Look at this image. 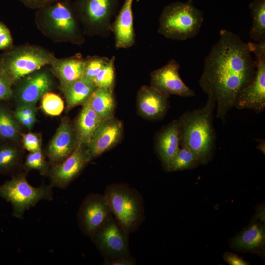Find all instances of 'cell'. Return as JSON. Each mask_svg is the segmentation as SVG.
<instances>
[{
    "label": "cell",
    "instance_id": "obj_9",
    "mask_svg": "<svg viewBox=\"0 0 265 265\" xmlns=\"http://www.w3.org/2000/svg\"><path fill=\"white\" fill-rule=\"evenodd\" d=\"M256 57V72L252 82L238 95L234 106L260 113L265 109V42H248Z\"/></svg>",
    "mask_w": 265,
    "mask_h": 265
},
{
    "label": "cell",
    "instance_id": "obj_12",
    "mask_svg": "<svg viewBox=\"0 0 265 265\" xmlns=\"http://www.w3.org/2000/svg\"><path fill=\"white\" fill-rule=\"evenodd\" d=\"M92 159L87 145H78L68 158L50 169L48 176L50 185L53 187L66 188Z\"/></svg>",
    "mask_w": 265,
    "mask_h": 265
},
{
    "label": "cell",
    "instance_id": "obj_1",
    "mask_svg": "<svg viewBox=\"0 0 265 265\" xmlns=\"http://www.w3.org/2000/svg\"><path fill=\"white\" fill-rule=\"evenodd\" d=\"M248 43L230 31L221 29L219 39L204 59L199 85L214 98L216 117L223 123L239 93L255 78L256 63Z\"/></svg>",
    "mask_w": 265,
    "mask_h": 265
},
{
    "label": "cell",
    "instance_id": "obj_18",
    "mask_svg": "<svg viewBox=\"0 0 265 265\" xmlns=\"http://www.w3.org/2000/svg\"><path fill=\"white\" fill-rule=\"evenodd\" d=\"M180 146L181 123L178 119L162 128L156 137V150L164 169Z\"/></svg>",
    "mask_w": 265,
    "mask_h": 265
},
{
    "label": "cell",
    "instance_id": "obj_31",
    "mask_svg": "<svg viewBox=\"0 0 265 265\" xmlns=\"http://www.w3.org/2000/svg\"><path fill=\"white\" fill-rule=\"evenodd\" d=\"M24 167L27 171L32 169L37 170L42 175H48L50 169L41 149L30 152L27 155L24 164Z\"/></svg>",
    "mask_w": 265,
    "mask_h": 265
},
{
    "label": "cell",
    "instance_id": "obj_40",
    "mask_svg": "<svg viewBox=\"0 0 265 265\" xmlns=\"http://www.w3.org/2000/svg\"><path fill=\"white\" fill-rule=\"evenodd\" d=\"M14 116L21 125L26 127L28 130L31 129L27 117L20 115H14Z\"/></svg>",
    "mask_w": 265,
    "mask_h": 265
},
{
    "label": "cell",
    "instance_id": "obj_28",
    "mask_svg": "<svg viewBox=\"0 0 265 265\" xmlns=\"http://www.w3.org/2000/svg\"><path fill=\"white\" fill-rule=\"evenodd\" d=\"M19 151L11 146L0 147V173H8L15 170L20 164Z\"/></svg>",
    "mask_w": 265,
    "mask_h": 265
},
{
    "label": "cell",
    "instance_id": "obj_6",
    "mask_svg": "<svg viewBox=\"0 0 265 265\" xmlns=\"http://www.w3.org/2000/svg\"><path fill=\"white\" fill-rule=\"evenodd\" d=\"M54 54L40 46L26 44L12 47L0 57V64L13 84L26 76L50 65Z\"/></svg>",
    "mask_w": 265,
    "mask_h": 265
},
{
    "label": "cell",
    "instance_id": "obj_37",
    "mask_svg": "<svg viewBox=\"0 0 265 265\" xmlns=\"http://www.w3.org/2000/svg\"><path fill=\"white\" fill-rule=\"evenodd\" d=\"M105 265H134L135 259L131 254L120 257L113 260L104 262Z\"/></svg>",
    "mask_w": 265,
    "mask_h": 265
},
{
    "label": "cell",
    "instance_id": "obj_33",
    "mask_svg": "<svg viewBox=\"0 0 265 265\" xmlns=\"http://www.w3.org/2000/svg\"><path fill=\"white\" fill-rule=\"evenodd\" d=\"M11 80L0 64V100H7L13 96Z\"/></svg>",
    "mask_w": 265,
    "mask_h": 265
},
{
    "label": "cell",
    "instance_id": "obj_20",
    "mask_svg": "<svg viewBox=\"0 0 265 265\" xmlns=\"http://www.w3.org/2000/svg\"><path fill=\"white\" fill-rule=\"evenodd\" d=\"M84 65L85 58L76 55L56 58L50 66L51 72L58 79L62 89L83 77Z\"/></svg>",
    "mask_w": 265,
    "mask_h": 265
},
{
    "label": "cell",
    "instance_id": "obj_34",
    "mask_svg": "<svg viewBox=\"0 0 265 265\" xmlns=\"http://www.w3.org/2000/svg\"><path fill=\"white\" fill-rule=\"evenodd\" d=\"M24 147L29 152L41 150V140L37 133L29 132L21 134Z\"/></svg>",
    "mask_w": 265,
    "mask_h": 265
},
{
    "label": "cell",
    "instance_id": "obj_38",
    "mask_svg": "<svg viewBox=\"0 0 265 265\" xmlns=\"http://www.w3.org/2000/svg\"><path fill=\"white\" fill-rule=\"evenodd\" d=\"M223 259L226 262L231 265H247L249 264V263L237 254L232 252H225L223 255Z\"/></svg>",
    "mask_w": 265,
    "mask_h": 265
},
{
    "label": "cell",
    "instance_id": "obj_10",
    "mask_svg": "<svg viewBox=\"0 0 265 265\" xmlns=\"http://www.w3.org/2000/svg\"><path fill=\"white\" fill-rule=\"evenodd\" d=\"M129 234L112 216L91 237L104 262L130 255Z\"/></svg>",
    "mask_w": 265,
    "mask_h": 265
},
{
    "label": "cell",
    "instance_id": "obj_5",
    "mask_svg": "<svg viewBox=\"0 0 265 265\" xmlns=\"http://www.w3.org/2000/svg\"><path fill=\"white\" fill-rule=\"evenodd\" d=\"M203 20V12L191 1L172 2L164 7L158 32L168 39L186 40L198 34Z\"/></svg>",
    "mask_w": 265,
    "mask_h": 265
},
{
    "label": "cell",
    "instance_id": "obj_19",
    "mask_svg": "<svg viewBox=\"0 0 265 265\" xmlns=\"http://www.w3.org/2000/svg\"><path fill=\"white\" fill-rule=\"evenodd\" d=\"M133 0H125L124 2L111 26L114 35L116 49H128L135 43L132 10Z\"/></svg>",
    "mask_w": 265,
    "mask_h": 265
},
{
    "label": "cell",
    "instance_id": "obj_2",
    "mask_svg": "<svg viewBox=\"0 0 265 265\" xmlns=\"http://www.w3.org/2000/svg\"><path fill=\"white\" fill-rule=\"evenodd\" d=\"M216 103L208 95L201 108L184 112L179 118L181 123V147L190 150L200 165L208 163L212 158L216 134L213 125V112Z\"/></svg>",
    "mask_w": 265,
    "mask_h": 265
},
{
    "label": "cell",
    "instance_id": "obj_22",
    "mask_svg": "<svg viewBox=\"0 0 265 265\" xmlns=\"http://www.w3.org/2000/svg\"><path fill=\"white\" fill-rule=\"evenodd\" d=\"M96 88L92 81L82 77L61 89L66 100V110L68 111L76 106L84 105Z\"/></svg>",
    "mask_w": 265,
    "mask_h": 265
},
{
    "label": "cell",
    "instance_id": "obj_4",
    "mask_svg": "<svg viewBox=\"0 0 265 265\" xmlns=\"http://www.w3.org/2000/svg\"><path fill=\"white\" fill-rule=\"evenodd\" d=\"M105 195L112 214L129 234L137 231L145 219L143 197L134 188L124 183H113L105 188Z\"/></svg>",
    "mask_w": 265,
    "mask_h": 265
},
{
    "label": "cell",
    "instance_id": "obj_32",
    "mask_svg": "<svg viewBox=\"0 0 265 265\" xmlns=\"http://www.w3.org/2000/svg\"><path fill=\"white\" fill-rule=\"evenodd\" d=\"M109 59L106 56L98 55L87 56L85 58L83 77L93 82L95 77Z\"/></svg>",
    "mask_w": 265,
    "mask_h": 265
},
{
    "label": "cell",
    "instance_id": "obj_29",
    "mask_svg": "<svg viewBox=\"0 0 265 265\" xmlns=\"http://www.w3.org/2000/svg\"><path fill=\"white\" fill-rule=\"evenodd\" d=\"M114 56H112L95 77L93 82L97 87L113 90L115 80Z\"/></svg>",
    "mask_w": 265,
    "mask_h": 265
},
{
    "label": "cell",
    "instance_id": "obj_8",
    "mask_svg": "<svg viewBox=\"0 0 265 265\" xmlns=\"http://www.w3.org/2000/svg\"><path fill=\"white\" fill-rule=\"evenodd\" d=\"M0 197L11 204L12 216L23 219L25 212L39 201L53 200V186H33L27 182L26 174L21 173L0 185Z\"/></svg>",
    "mask_w": 265,
    "mask_h": 265
},
{
    "label": "cell",
    "instance_id": "obj_23",
    "mask_svg": "<svg viewBox=\"0 0 265 265\" xmlns=\"http://www.w3.org/2000/svg\"><path fill=\"white\" fill-rule=\"evenodd\" d=\"M102 121L87 101L77 117L75 128L78 145H87L92 133Z\"/></svg>",
    "mask_w": 265,
    "mask_h": 265
},
{
    "label": "cell",
    "instance_id": "obj_27",
    "mask_svg": "<svg viewBox=\"0 0 265 265\" xmlns=\"http://www.w3.org/2000/svg\"><path fill=\"white\" fill-rule=\"evenodd\" d=\"M17 121L8 110L0 107V136L5 139H18L21 133Z\"/></svg>",
    "mask_w": 265,
    "mask_h": 265
},
{
    "label": "cell",
    "instance_id": "obj_7",
    "mask_svg": "<svg viewBox=\"0 0 265 265\" xmlns=\"http://www.w3.org/2000/svg\"><path fill=\"white\" fill-rule=\"evenodd\" d=\"M119 0H75L72 3L84 35L106 37L111 32Z\"/></svg>",
    "mask_w": 265,
    "mask_h": 265
},
{
    "label": "cell",
    "instance_id": "obj_35",
    "mask_svg": "<svg viewBox=\"0 0 265 265\" xmlns=\"http://www.w3.org/2000/svg\"><path fill=\"white\" fill-rule=\"evenodd\" d=\"M13 47V39L9 29L0 22V50L10 49Z\"/></svg>",
    "mask_w": 265,
    "mask_h": 265
},
{
    "label": "cell",
    "instance_id": "obj_16",
    "mask_svg": "<svg viewBox=\"0 0 265 265\" xmlns=\"http://www.w3.org/2000/svg\"><path fill=\"white\" fill-rule=\"evenodd\" d=\"M78 145L75 125L67 118H63L47 149L52 167L68 158Z\"/></svg>",
    "mask_w": 265,
    "mask_h": 265
},
{
    "label": "cell",
    "instance_id": "obj_36",
    "mask_svg": "<svg viewBox=\"0 0 265 265\" xmlns=\"http://www.w3.org/2000/svg\"><path fill=\"white\" fill-rule=\"evenodd\" d=\"M59 0H19L26 7L33 10L48 6Z\"/></svg>",
    "mask_w": 265,
    "mask_h": 265
},
{
    "label": "cell",
    "instance_id": "obj_26",
    "mask_svg": "<svg viewBox=\"0 0 265 265\" xmlns=\"http://www.w3.org/2000/svg\"><path fill=\"white\" fill-rule=\"evenodd\" d=\"M200 165L198 160L189 149L181 147L165 169L167 172L192 169Z\"/></svg>",
    "mask_w": 265,
    "mask_h": 265
},
{
    "label": "cell",
    "instance_id": "obj_13",
    "mask_svg": "<svg viewBox=\"0 0 265 265\" xmlns=\"http://www.w3.org/2000/svg\"><path fill=\"white\" fill-rule=\"evenodd\" d=\"M180 68V65L176 60L170 59L165 65L150 73V86L168 96H195L194 90L182 80L179 74Z\"/></svg>",
    "mask_w": 265,
    "mask_h": 265
},
{
    "label": "cell",
    "instance_id": "obj_21",
    "mask_svg": "<svg viewBox=\"0 0 265 265\" xmlns=\"http://www.w3.org/2000/svg\"><path fill=\"white\" fill-rule=\"evenodd\" d=\"M230 244L232 248L238 250L255 253L263 251L265 244L264 225L262 222H253L233 238Z\"/></svg>",
    "mask_w": 265,
    "mask_h": 265
},
{
    "label": "cell",
    "instance_id": "obj_41",
    "mask_svg": "<svg viewBox=\"0 0 265 265\" xmlns=\"http://www.w3.org/2000/svg\"><path fill=\"white\" fill-rule=\"evenodd\" d=\"M264 212V207H262L261 208L259 209V210L255 215L258 218H259V219L261 220V222H263L265 219Z\"/></svg>",
    "mask_w": 265,
    "mask_h": 265
},
{
    "label": "cell",
    "instance_id": "obj_24",
    "mask_svg": "<svg viewBox=\"0 0 265 265\" xmlns=\"http://www.w3.org/2000/svg\"><path fill=\"white\" fill-rule=\"evenodd\" d=\"M113 91L97 87L88 101L102 120L113 117L115 105Z\"/></svg>",
    "mask_w": 265,
    "mask_h": 265
},
{
    "label": "cell",
    "instance_id": "obj_11",
    "mask_svg": "<svg viewBox=\"0 0 265 265\" xmlns=\"http://www.w3.org/2000/svg\"><path fill=\"white\" fill-rule=\"evenodd\" d=\"M112 216L111 210L104 194L90 193L80 205L77 219L81 232L90 237Z\"/></svg>",
    "mask_w": 265,
    "mask_h": 265
},
{
    "label": "cell",
    "instance_id": "obj_25",
    "mask_svg": "<svg viewBox=\"0 0 265 265\" xmlns=\"http://www.w3.org/2000/svg\"><path fill=\"white\" fill-rule=\"evenodd\" d=\"M249 7L252 18L250 38L256 42H265V0H254Z\"/></svg>",
    "mask_w": 265,
    "mask_h": 265
},
{
    "label": "cell",
    "instance_id": "obj_17",
    "mask_svg": "<svg viewBox=\"0 0 265 265\" xmlns=\"http://www.w3.org/2000/svg\"><path fill=\"white\" fill-rule=\"evenodd\" d=\"M169 97L150 85L141 86L136 96L138 114L148 120L162 119L169 108Z\"/></svg>",
    "mask_w": 265,
    "mask_h": 265
},
{
    "label": "cell",
    "instance_id": "obj_42",
    "mask_svg": "<svg viewBox=\"0 0 265 265\" xmlns=\"http://www.w3.org/2000/svg\"><path fill=\"white\" fill-rule=\"evenodd\" d=\"M30 127L32 128L37 121L36 118V114L31 115L27 117Z\"/></svg>",
    "mask_w": 265,
    "mask_h": 265
},
{
    "label": "cell",
    "instance_id": "obj_30",
    "mask_svg": "<svg viewBox=\"0 0 265 265\" xmlns=\"http://www.w3.org/2000/svg\"><path fill=\"white\" fill-rule=\"evenodd\" d=\"M41 99V108L49 115H59L64 110L63 101L60 96L55 93L48 92L44 95Z\"/></svg>",
    "mask_w": 265,
    "mask_h": 265
},
{
    "label": "cell",
    "instance_id": "obj_14",
    "mask_svg": "<svg viewBox=\"0 0 265 265\" xmlns=\"http://www.w3.org/2000/svg\"><path fill=\"white\" fill-rule=\"evenodd\" d=\"M15 84H18L15 95L19 105L35 106L43 96L52 89L53 82L50 73L42 68Z\"/></svg>",
    "mask_w": 265,
    "mask_h": 265
},
{
    "label": "cell",
    "instance_id": "obj_39",
    "mask_svg": "<svg viewBox=\"0 0 265 265\" xmlns=\"http://www.w3.org/2000/svg\"><path fill=\"white\" fill-rule=\"evenodd\" d=\"M36 110L35 106L19 105L14 111V115H20L27 117L36 114Z\"/></svg>",
    "mask_w": 265,
    "mask_h": 265
},
{
    "label": "cell",
    "instance_id": "obj_43",
    "mask_svg": "<svg viewBox=\"0 0 265 265\" xmlns=\"http://www.w3.org/2000/svg\"><path fill=\"white\" fill-rule=\"evenodd\" d=\"M259 141V144L257 146L258 149H259L260 151H261L263 153H265V140L262 139L258 140Z\"/></svg>",
    "mask_w": 265,
    "mask_h": 265
},
{
    "label": "cell",
    "instance_id": "obj_15",
    "mask_svg": "<svg viewBox=\"0 0 265 265\" xmlns=\"http://www.w3.org/2000/svg\"><path fill=\"white\" fill-rule=\"evenodd\" d=\"M123 133L121 121L114 117L102 120L93 132L87 147L92 159L115 146Z\"/></svg>",
    "mask_w": 265,
    "mask_h": 265
},
{
    "label": "cell",
    "instance_id": "obj_3",
    "mask_svg": "<svg viewBox=\"0 0 265 265\" xmlns=\"http://www.w3.org/2000/svg\"><path fill=\"white\" fill-rule=\"evenodd\" d=\"M34 21L39 30L53 42L80 46L85 42L70 0H60L36 9Z\"/></svg>",
    "mask_w": 265,
    "mask_h": 265
}]
</instances>
